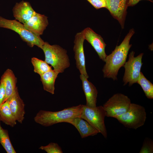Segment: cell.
<instances>
[{"label": "cell", "mask_w": 153, "mask_h": 153, "mask_svg": "<svg viewBox=\"0 0 153 153\" xmlns=\"http://www.w3.org/2000/svg\"><path fill=\"white\" fill-rule=\"evenodd\" d=\"M134 33L133 29H131L121 44L116 45L111 53L107 56L102 69L104 78H111L114 80H117L118 71L126 62L129 51L132 46L130 41Z\"/></svg>", "instance_id": "6da1fadb"}, {"label": "cell", "mask_w": 153, "mask_h": 153, "mask_svg": "<svg viewBox=\"0 0 153 153\" xmlns=\"http://www.w3.org/2000/svg\"><path fill=\"white\" fill-rule=\"evenodd\" d=\"M82 105L65 108L58 111L52 112L41 110L34 118L36 123L45 127L57 123L69 122L73 118L80 116Z\"/></svg>", "instance_id": "7a4b0ae2"}, {"label": "cell", "mask_w": 153, "mask_h": 153, "mask_svg": "<svg viewBox=\"0 0 153 153\" xmlns=\"http://www.w3.org/2000/svg\"><path fill=\"white\" fill-rule=\"evenodd\" d=\"M42 49L44 53L45 61L59 73H63L70 66L67 51L59 45H51L45 42Z\"/></svg>", "instance_id": "3957f363"}, {"label": "cell", "mask_w": 153, "mask_h": 153, "mask_svg": "<svg viewBox=\"0 0 153 153\" xmlns=\"http://www.w3.org/2000/svg\"><path fill=\"white\" fill-rule=\"evenodd\" d=\"M0 27L12 30L18 33L21 39L30 47L36 45L42 49L44 42L40 36L26 29L24 24L16 20H9L0 16Z\"/></svg>", "instance_id": "277c9868"}, {"label": "cell", "mask_w": 153, "mask_h": 153, "mask_svg": "<svg viewBox=\"0 0 153 153\" xmlns=\"http://www.w3.org/2000/svg\"><path fill=\"white\" fill-rule=\"evenodd\" d=\"M146 118V113L144 107L131 103L128 110L116 119L125 127L136 129L144 125Z\"/></svg>", "instance_id": "5b68a950"}, {"label": "cell", "mask_w": 153, "mask_h": 153, "mask_svg": "<svg viewBox=\"0 0 153 153\" xmlns=\"http://www.w3.org/2000/svg\"><path fill=\"white\" fill-rule=\"evenodd\" d=\"M105 113L103 106L90 107L82 105L80 117L84 119L107 138V133L105 123Z\"/></svg>", "instance_id": "8992f818"}, {"label": "cell", "mask_w": 153, "mask_h": 153, "mask_svg": "<svg viewBox=\"0 0 153 153\" xmlns=\"http://www.w3.org/2000/svg\"><path fill=\"white\" fill-rule=\"evenodd\" d=\"M131 103L127 96L120 93L115 94L103 106L106 116L116 119L128 110Z\"/></svg>", "instance_id": "52a82bcc"}, {"label": "cell", "mask_w": 153, "mask_h": 153, "mask_svg": "<svg viewBox=\"0 0 153 153\" xmlns=\"http://www.w3.org/2000/svg\"><path fill=\"white\" fill-rule=\"evenodd\" d=\"M135 52L132 51L129 55V59L123 66L125 69L123 78L124 85L128 84L129 86L137 83L139 77L142 66V60L143 53L135 57Z\"/></svg>", "instance_id": "ba28073f"}, {"label": "cell", "mask_w": 153, "mask_h": 153, "mask_svg": "<svg viewBox=\"0 0 153 153\" xmlns=\"http://www.w3.org/2000/svg\"><path fill=\"white\" fill-rule=\"evenodd\" d=\"M85 40L82 31L77 33L75 37L73 50L77 68L81 74L87 78L89 76L87 73L85 65V57L83 44Z\"/></svg>", "instance_id": "9c48e42d"}, {"label": "cell", "mask_w": 153, "mask_h": 153, "mask_svg": "<svg viewBox=\"0 0 153 153\" xmlns=\"http://www.w3.org/2000/svg\"><path fill=\"white\" fill-rule=\"evenodd\" d=\"M128 0H106L107 8L112 17L124 29L127 14Z\"/></svg>", "instance_id": "30bf717a"}, {"label": "cell", "mask_w": 153, "mask_h": 153, "mask_svg": "<svg viewBox=\"0 0 153 153\" xmlns=\"http://www.w3.org/2000/svg\"><path fill=\"white\" fill-rule=\"evenodd\" d=\"M82 31L85 40L92 46L100 59L105 62L107 56L105 52L106 44L103 38L90 27H87Z\"/></svg>", "instance_id": "8fae6325"}, {"label": "cell", "mask_w": 153, "mask_h": 153, "mask_svg": "<svg viewBox=\"0 0 153 153\" xmlns=\"http://www.w3.org/2000/svg\"><path fill=\"white\" fill-rule=\"evenodd\" d=\"M6 100L8 102L10 109L16 120L22 123L25 113V104L19 95L17 88L14 93Z\"/></svg>", "instance_id": "7c38bea8"}, {"label": "cell", "mask_w": 153, "mask_h": 153, "mask_svg": "<svg viewBox=\"0 0 153 153\" xmlns=\"http://www.w3.org/2000/svg\"><path fill=\"white\" fill-rule=\"evenodd\" d=\"M48 24L47 17L36 12L27 22L24 24L25 28L37 36L42 34Z\"/></svg>", "instance_id": "4fadbf2b"}, {"label": "cell", "mask_w": 153, "mask_h": 153, "mask_svg": "<svg viewBox=\"0 0 153 153\" xmlns=\"http://www.w3.org/2000/svg\"><path fill=\"white\" fill-rule=\"evenodd\" d=\"M12 11L16 20L23 24L28 21L36 13L29 2L23 1L16 3Z\"/></svg>", "instance_id": "5bb4252c"}, {"label": "cell", "mask_w": 153, "mask_h": 153, "mask_svg": "<svg viewBox=\"0 0 153 153\" xmlns=\"http://www.w3.org/2000/svg\"><path fill=\"white\" fill-rule=\"evenodd\" d=\"M80 78L86 98V105L90 107H96L98 94L96 88L84 75L81 74Z\"/></svg>", "instance_id": "9a60e30c"}, {"label": "cell", "mask_w": 153, "mask_h": 153, "mask_svg": "<svg viewBox=\"0 0 153 153\" xmlns=\"http://www.w3.org/2000/svg\"><path fill=\"white\" fill-rule=\"evenodd\" d=\"M69 123L72 124L76 128L82 138L93 136L99 133L97 129L88 122L80 117L73 118Z\"/></svg>", "instance_id": "2e32d148"}, {"label": "cell", "mask_w": 153, "mask_h": 153, "mask_svg": "<svg viewBox=\"0 0 153 153\" xmlns=\"http://www.w3.org/2000/svg\"><path fill=\"white\" fill-rule=\"evenodd\" d=\"M17 79L13 71L10 69H7L2 76L0 80L5 90V102L14 93L17 88Z\"/></svg>", "instance_id": "e0dca14e"}, {"label": "cell", "mask_w": 153, "mask_h": 153, "mask_svg": "<svg viewBox=\"0 0 153 153\" xmlns=\"http://www.w3.org/2000/svg\"><path fill=\"white\" fill-rule=\"evenodd\" d=\"M59 73L52 69L40 75L44 90L52 94H54V84Z\"/></svg>", "instance_id": "ac0fdd59"}, {"label": "cell", "mask_w": 153, "mask_h": 153, "mask_svg": "<svg viewBox=\"0 0 153 153\" xmlns=\"http://www.w3.org/2000/svg\"><path fill=\"white\" fill-rule=\"evenodd\" d=\"M0 120L12 127L16 124V120L10 109L8 102L7 100L0 107Z\"/></svg>", "instance_id": "d6986e66"}, {"label": "cell", "mask_w": 153, "mask_h": 153, "mask_svg": "<svg viewBox=\"0 0 153 153\" xmlns=\"http://www.w3.org/2000/svg\"><path fill=\"white\" fill-rule=\"evenodd\" d=\"M137 83L141 86L148 98L153 99V84L145 77L141 72Z\"/></svg>", "instance_id": "ffe728a7"}, {"label": "cell", "mask_w": 153, "mask_h": 153, "mask_svg": "<svg viewBox=\"0 0 153 153\" xmlns=\"http://www.w3.org/2000/svg\"><path fill=\"white\" fill-rule=\"evenodd\" d=\"M0 143L7 153H16L10 140L8 131L3 129L0 124Z\"/></svg>", "instance_id": "44dd1931"}, {"label": "cell", "mask_w": 153, "mask_h": 153, "mask_svg": "<svg viewBox=\"0 0 153 153\" xmlns=\"http://www.w3.org/2000/svg\"><path fill=\"white\" fill-rule=\"evenodd\" d=\"M31 61L34 67V72L40 75L52 69V67L49 65L45 61L33 57Z\"/></svg>", "instance_id": "7402d4cb"}, {"label": "cell", "mask_w": 153, "mask_h": 153, "mask_svg": "<svg viewBox=\"0 0 153 153\" xmlns=\"http://www.w3.org/2000/svg\"><path fill=\"white\" fill-rule=\"evenodd\" d=\"M39 149L47 153H63L61 148L56 143H50L46 146H41Z\"/></svg>", "instance_id": "603a6c76"}, {"label": "cell", "mask_w": 153, "mask_h": 153, "mask_svg": "<svg viewBox=\"0 0 153 153\" xmlns=\"http://www.w3.org/2000/svg\"><path fill=\"white\" fill-rule=\"evenodd\" d=\"M139 153H153V141L150 138L145 139Z\"/></svg>", "instance_id": "cb8c5ba5"}, {"label": "cell", "mask_w": 153, "mask_h": 153, "mask_svg": "<svg viewBox=\"0 0 153 153\" xmlns=\"http://www.w3.org/2000/svg\"><path fill=\"white\" fill-rule=\"evenodd\" d=\"M96 9L107 8L106 0H87Z\"/></svg>", "instance_id": "d4e9b609"}, {"label": "cell", "mask_w": 153, "mask_h": 153, "mask_svg": "<svg viewBox=\"0 0 153 153\" xmlns=\"http://www.w3.org/2000/svg\"><path fill=\"white\" fill-rule=\"evenodd\" d=\"M6 93L5 87L3 84L0 83V106L5 102Z\"/></svg>", "instance_id": "484cf974"}, {"label": "cell", "mask_w": 153, "mask_h": 153, "mask_svg": "<svg viewBox=\"0 0 153 153\" xmlns=\"http://www.w3.org/2000/svg\"><path fill=\"white\" fill-rule=\"evenodd\" d=\"M142 0H128V6H133L137 4L140 1ZM152 2L150 0H146Z\"/></svg>", "instance_id": "4316f807"}, {"label": "cell", "mask_w": 153, "mask_h": 153, "mask_svg": "<svg viewBox=\"0 0 153 153\" xmlns=\"http://www.w3.org/2000/svg\"></svg>", "instance_id": "83f0119b"}, {"label": "cell", "mask_w": 153, "mask_h": 153, "mask_svg": "<svg viewBox=\"0 0 153 153\" xmlns=\"http://www.w3.org/2000/svg\"></svg>", "instance_id": "f1b7e54d"}]
</instances>
